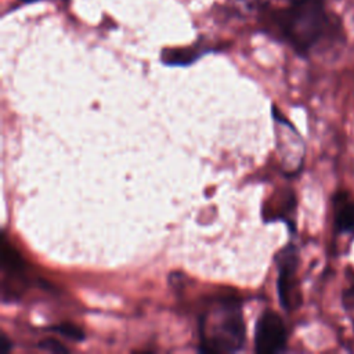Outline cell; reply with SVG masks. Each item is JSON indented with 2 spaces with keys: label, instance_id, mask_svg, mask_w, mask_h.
<instances>
[{
  "label": "cell",
  "instance_id": "9",
  "mask_svg": "<svg viewBox=\"0 0 354 354\" xmlns=\"http://www.w3.org/2000/svg\"><path fill=\"white\" fill-rule=\"evenodd\" d=\"M11 340L4 333H0V354H7L11 350Z\"/></svg>",
  "mask_w": 354,
  "mask_h": 354
},
{
  "label": "cell",
  "instance_id": "12",
  "mask_svg": "<svg viewBox=\"0 0 354 354\" xmlns=\"http://www.w3.org/2000/svg\"><path fill=\"white\" fill-rule=\"evenodd\" d=\"M22 1H25V3H30V1H36V0H22Z\"/></svg>",
  "mask_w": 354,
  "mask_h": 354
},
{
  "label": "cell",
  "instance_id": "8",
  "mask_svg": "<svg viewBox=\"0 0 354 354\" xmlns=\"http://www.w3.org/2000/svg\"><path fill=\"white\" fill-rule=\"evenodd\" d=\"M39 347H41V348H44V350H48V351H53V353H54V351H55V353H58V351H61V353L68 351L66 347H64L62 344H59V343L55 342L54 339H46V340L40 342Z\"/></svg>",
  "mask_w": 354,
  "mask_h": 354
},
{
  "label": "cell",
  "instance_id": "5",
  "mask_svg": "<svg viewBox=\"0 0 354 354\" xmlns=\"http://www.w3.org/2000/svg\"><path fill=\"white\" fill-rule=\"evenodd\" d=\"M333 209L337 232L354 236V199L347 192H339L333 198Z\"/></svg>",
  "mask_w": 354,
  "mask_h": 354
},
{
  "label": "cell",
  "instance_id": "7",
  "mask_svg": "<svg viewBox=\"0 0 354 354\" xmlns=\"http://www.w3.org/2000/svg\"><path fill=\"white\" fill-rule=\"evenodd\" d=\"M54 332L71 339V340H75V342H80L84 339V335L82 332L80 328H77L76 325L71 324V322H64V324H59V325H55L51 328Z\"/></svg>",
  "mask_w": 354,
  "mask_h": 354
},
{
  "label": "cell",
  "instance_id": "11",
  "mask_svg": "<svg viewBox=\"0 0 354 354\" xmlns=\"http://www.w3.org/2000/svg\"><path fill=\"white\" fill-rule=\"evenodd\" d=\"M290 1V4H296V3H304V1H321V0H288Z\"/></svg>",
  "mask_w": 354,
  "mask_h": 354
},
{
  "label": "cell",
  "instance_id": "1",
  "mask_svg": "<svg viewBox=\"0 0 354 354\" xmlns=\"http://www.w3.org/2000/svg\"><path fill=\"white\" fill-rule=\"evenodd\" d=\"M245 343V322L236 299H218L199 318V350L234 353Z\"/></svg>",
  "mask_w": 354,
  "mask_h": 354
},
{
  "label": "cell",
  "instance_id": "3",
  "mask_svg": "<svg viewBox=\"0 0 354 354\" xmlns=\"http://www.w3.org/2000/svg\"><path fill=\"white\" fill-rule=\"evenodd\" d=\"M278 264V297L279 303L286 311L295 310L300 304L299 283L296 271L299 264V254L295 245H286L275 257Z\"/></svg>",
  "mask_w": 354,
  "mask_h": 354
},
{
  "label": "cell",
  "instance_id": "2",
  "mask_svg": "<svg viewBox=\"0 0 354 354\" xmlns=\"http://www.w3.org/2000/svg\"><path fill=\"white\" fill-rule=\"evenodd\" d=\"M275 24L281 36L297 53L304 54L325 35L328 19L321 1H304L278 11Z\"/></svg>",
  "mask_w": 354,
  "mask_h": 354
},
{
  "label": "cell",
  "instance_id": "6",
  "mask_svg": "<svg viewBox=\"0 0 354 354\" xmlns=\"http://www.w3.org/2000/svg\"><path fill=\"white\" fill-rule=\"evenodd\" d=\"M201 51L195 47L184 48H165L162 51V61L167 65H188L201 57Z\"/></svg>",
  "mask_w": 354,
  "mask_h": 354
},
{
  "label": "cell",
  "instance_id": "10",
  "mask_svg": "<svg viewBox=\"0 0 354 354\" xmlns=\"http://www.w3.org/2000/svg\"><path fill=\"white\" fill-rule=\"evenodd\" d=\"M344 301L350 308L354 307V290H348V293L344 296Z\"/></svg>",
  "mask_w": 354,
  "mask_h": 354
},
{
  "label": "cell",
  "instance_id": "4",
  "mask_svg": "<svg viewBox=\"0 0 354 354\" xmlns=\"http://www.w3.org/2000/svg\"><path fill=\"white\" fill-rule=\"evenodd\" d=\"M288 339L283 319L274 311H264L256 324L254 348L257 353H278L285 348Z\"/></svg>",
  "mask_w": 354,
  "mask_h": 354
}]
</instances>
